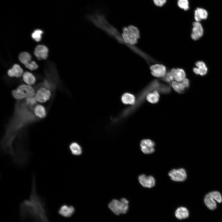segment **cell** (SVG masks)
Returning <instances> with one entry per match:
<instances>
[{
	"label": "cell",
	"instance_id": "cell-1",
	"mask_svg": "<svg viewBox=\"0 0 222 222\" xmlns=\"http://www.w3.org/2000/svg\"><path fill=\"white\" fill-rule=\"evenodd\" d=\"M20 212L23 220L31 219L34 222H49L46 213L44 201L37 192L34 175L32 177L30 198L23 200L21 203Z\"/></svg>",
	"mask_w": 222,
	"mask_h": 222
},
{
	"label": "cell",
	"instance_id": "cell-2",
	"mask_svg": "<svg viewBox=\"0 0 222 222\" xmlns=\"http://www.w3.org/2000/svg\"><path fill=\"white\" fill-rule=\"evenodd\" d=\"M35 93L34 88L31 86L27 84L20 85L12 92L13 97L17 100L26 99L34 96Z\"/></svg>",
	"mask_w": 222,
	"mask_h": 222
},
{
	"label": "cell",
	"instance_id": "cell-3",
	"mask_svg": "<svg viewBox=\"0 0 222 222\" xmlns=\"http://www.w3.org/2000/svg\"><path fill=\"white\" fill-rule=\"evenodd\" d=\"M128 201L125 198H122L120 200L113 199L108 205L109 209L116 215L125 214L128 209Z\"/></svg>",
	"mask_w": 222,
	"mask_h": 222
},
{
	"label": "cell",
	"instance_id": "cell-4",
	"mask_svg": "<svg viewBox=\"0 0 222 222\" xmlns=\"http://www.w3.org/2000/svg\"><path fill=\"white\" fill-rule=\"evenodd\" d=\"M122 31L123 33L122 35V41L121 43L130 46V45H133L137 43V38L130 30L128 27H124Z\"/></svg>",
	"mask_w": 222,
	"mask_h": 222
},
{
	"label": "cell",
	"instance_id": "cell-5",
	"mask_svg": "<svg viewBox=\"0 0 222 222\" xmlns=\"http://www.w3.org/2000/svg\"><path fill=\"white\" fill-rule=\"evenodd\" d=\"M168 175L172 180L176 182L183 181L187 177L186 171L183 168L173 169L169 172Z\"/></svg>",
	"mask_w": 222,
	"mask_h": 222
},
{
	"label": "cell",
	"instance_id": "cell-6",
	"mask_svg": "<svg viewBox=\"0 0 222 222\" xmlns=\"http://www.w3.org/2000/svg\"><path fill=\"white\" fill-rule=\"evenodd\" d=\"M51 96L49 90L44 87H41L35 92L34 96L37 102L44 103L49 99Z\"/></svg>",
	"mask_w": 222,
	"mask_h": 222
},
{
	"label": "cell",
	"instance_id": "cell-7",
	"mask_svg": "<svg viewBox=\"0 0 222 222\" xmlns=\"http://www.w3.org/2000/svg\"><path fill=\"white\" fill-rule=\"evenodd\" d=\"M140 146L142 151L145 154H150L154 151L155 143L150 139L142 140L141 142Z\"/></svg>",
	"mask_w": 222,
	"mask_h": 222
},
{
	"label": "cell",
	"instance_id": "cell-8",
	"mask_svg": "<svg viewBox=\"0 0 222 222\" xmlns=\"http://www.w3.org/2000/svg\"><path fill=\"white\" fill-rule=\"evenodd\" d=\"M151 74L154 76L162 78L166 75V69L163 65L160 64H155L150 67Z\"/></svg>",
	"mask_w": 222,
	"mask_h": 222
},
{
	"label": "cell",
	"instance_id": "cell-9",
	"mask_svg": "<svg viewBox=\"0 0 222 222\" xmlns=\"http://www.w3.org/2000/svg\"><path fill=\"white\" fill-rule=\"evenodd\" d=\"M138 179L140 184L145 187L151 188L155 185V179L152 176L142 174L139 176Z\"/></svg>",
	"mask_w": 222,
	"mask_h": 222
},
{
	"label": "cell",
	"instance_id": "cell-10",
	"mask_svg": "<svg viewBox=\"0 0 222 222\" xmlns=\"http://www.w3.org/2000/svg\"><path fill=\"white\" fill-rule=\"evenodd\" d=\"M193 26L191 37L194 40H197L202 36L204 32L203 29L201 24L199 22H194Z\"/></svg>",
	"mask_w": 222,
	"mask_h": 222
},
{
	"label": "cell",
	"instance_id": "cell-11",
	"mask_svg": "<svg viewBox=\"0 0 222 222\" xmlns=\"http://www.w3.org/2000/svg\"><path fill=\"white\" fill-rule=\"evenodd\" d=\"M48 49L44 45H39L35 48L34 55L39 60H45L48 56Z\"/></svg>",
	"mask_w": 222,
	"mask_h": 222
},
{
	"label": "cell",
	"instance_id": "cell-12",
	"mask_svg": "<svg viewBox=\"0 0 222 222\" xmlns=\"http://www.w3.org/2000/svg\"><path fill=\"white\" fill-rule=\"evenodd\" d=\"M196 67L193 69L194 72L196 74L203 76L206 74L208 68L205 63L202 61H198L195 63Z\"/></svg>",
	"mask_w": 222,
	"mask_h": 222
},
{
	"label": "cell",
	"instance_id": "cell-13",
	"mask_svg": "<svg viewBox=\"0 0 222 222\" xmlns=\"http://www.w3.org/2000/svg\"><path fill=\"white\" fill-rule=\"evenodd\" d=\"M171 72L175 80L180 82L186 78V73L184 70L181 68H173Z\"/></svg>",
	"mask_w": 222,
	"mask_h": 222
},
{
	"label": "cell",
	"instance_id": "cell-14",
	"mask_svg": "<svg viewBox=\"0 0 222 222\" xmlns=\"http://www.w3.org/2000/svg\"><path fill=\"white\" fill-rule=\"evenodd\" d=\"M8 74L10 77L18 78L23 74V71L21 67L18 64H14L7 72Z\"/></svg>",
	"mask_w": 222,
	"mask_h": 222
},
{
	"label": "cell",
	"instance_id": "cell-15",
	"mask_svg": "<svg viewBox=\"0 0 222 222\" xmlns=\"http://www.w3.org/2000/svg\"><path fill=\"white\" fill-rule=\"evenodd\" d=\"M75 209L72 206H68L66 205L62 206L59 210V214L61 216L66 217L72 216L74 212Z\"/></svg>",
	"mask_w": 222,
	"mask_h": 222
},
{
	"label": "cell",
	"instance_id": "cell-16",
	"mask_svg": "<svg viewBox=\"0 0 222 222\" xmlns=\"http://www.w3.org/2000/svg\"><path fill=\"white\" fill-rule=\"evenodd\" d=\"M208 16L207 11L204 9L197 8L194 12V18L196 21L199 22L202 19H206Z\"/></svg>",
	"mask_w": 222,
	"mask_h": 222
},
{
	"label": "cell",
	"instance_id": "cell-17",
	"mask_svg": "<svg viewBox=\"0 0 222 222\" xmlns=\"http://www.w3.org/2000/svg\"><path fill=\"white\" fill-rule=\"evenodd\" d=\"M121 99L122 102L125 105H133L135 104L136 101L134 96L128 92L123 94Z\"/></svg>",
	"mask_w": 222,
	"mask_h": 222
},
{
	"label": "cell",
	"instance_id": "cell-18",
	"mask_svg": "<svg viewBox=\"0 0 222 222\" xmlns=\"http://www.w3.org/2000/svg\"><path fill=\"white\" fill-rule=\"evenodd\" d=\"M206 206L211 210H214L216 207V200L209 193L206 195L204 199Z\"/></svg>",
	"mask_w": 222,
	"mask_h": 222
},
{
	"label": "cell",
	"instance_id": "cell-19",
	"mask_svg": "<svg viewBox=\"0 0 222 222\" xmlns=\"http://www.w3.org/2000/svg\"><path fill=\"white\" fill-rule=\"evenodd\" d=\"M34 111L35 114L39 118H44L46 115V109L44 106L41 105H36L34 107Z\"/></svg>",
	"mask_w": 222,
	"mask_h": 222
},
{
	"label": "cell",
	"instance_id": "cell-20",
	"mask_svg": "<svg viewBox=\"0 0 222 222\" xmlns=\"http://www.w3.org/2000/svg\"><path fill=\"white\" fill-rule=\"evenodd\" d=\"M147 101L152 104L157 103L159 100V95L158 91L154 90L153 91L149 93L146 96Z\"/></svg>",
	"mask_w": 222,
	"mask_h": 222
},
{
	"label": "cell",
	"instance_id": "cell-21",
	"mask_svg": "<svg viewBox=\"0 0 222 222\" xmlns=\"http://www.w3.org/2000/svg\"><path fill=\"white\" fill-rule=\"evenodd\" d=\"M23 78L24 81L27 85L31 86L34 84L36 81L35 76L31 73L26 72L23 75Z\"/></svg>",
	"mask_w": 222,
	"mask_h": 222
},
{
	"label": "cell",
	"instance_id": "cell-22",
	"mask_svg": "<svg viewBox=\"0 0 222 222\" xmlns=\"http://www.w3.org/2000/svg\"><path fill=\"white\" fill-rule=\"evenodd\" d=\"M175 215L176 218L178 219H184L188 216L189 212L186 208L181 207L178 208L176 210Z\"/></svg>",
	"mask_w": 222,
	"mask_h": 222
},
{
	"label": "cell",
	"instance_id": "cell-23",
	"mask_svg": "<svg viewBox=\"0 0 222 222\" xmlns=\"http://www.w3.org/2000/svg\"><path fill=\"white\" fill-rule=\"evenodd\" d=\"M18 57L20 61L25 66L28 64L31 61V55L27 52H21L19 54Z\"/></svg>",
	"mask_w": 222,
	"mask_h": 222
},
{
	"label": "cell",
	"instance_id": "cell-24",
	"mask_svg": "<svg viewBox=\"0 0 222 222\" xmlns=\"http://www.w3.org/2000/svg\"><path fill=\"white\" fill-rule=\"evenodd\" d=\"M69 148L72 153L73 155H79L82 153V149L80 146L76 142L72 143L69 146Z\"/></svg>",
	"mask_w": 222,
	"mask_h": 222
},
{
	"label": "cell",
	"instance_id": "cell-25",
	"mask_svg": "<svg viewBox=\"0 0 222 222\" xmlns=\"http://www.w3.org/2000/svg\"><path fill=\"white\" fill-rule=\"evenodd\" d=\"M43 31L39 29H37L34 31L32 34V37L37 42L39 41L41 39L42 34Z\"/></svg>",
	"mask_w": 222,
	"mask_h": 222
},
{
	"label": "cell",
	"instance_id": "cell-26",
	"mask_svg": "<svg viewBox=\"0 0 222 222\" xmlns=\"http://www.w3.org/2000/svg\"><path fill=\"white\" fill-rule=\"evenodd\" d=\"M177 4L179 7L185 10H187L189 8L188 0H178Z\"/></svg>",
	"mask_w": 222,
	"mask_h": 222
},
{
	"label": "cell",
	"instance_id": "cell-27",
	"mask_svg": "<svg viewBox=\"0 0 222 222\" xmlns=\"http://www.w3.org/2000/svg\"><path fill=\"white\" fill-rule=\"evenodd\" d=\"M171 85L174 89L177 92L182 93L184 91L181 88L179 82L173 81L171 82Z\"/></svg>",
	"mask_w": 222,
	"mask_h": 222
},
{
	"label": "cell",
	"instance_id": "cell-28",
	"mask_svg": "<svg viewBox=\"0 0 222 222\" xmlns=\"http://www.w3.org/2000/svg\"><path fill=\"white\" fill-rule=\"evenodd\" d=\"M211 196L218 203H220L222 201V197L220 193L217 191H213L209 192Z\"/></svg>",
	"mask_w": 222,
	"mask_h": 222
},
{
	"label": "cell",
	"instance_id": "cell-29",
	"mask_svg": "<svg viewBox=\"0 0 222 222\" xmlns=\"http://www.w3.org/2000/svg\"><path fill=\"white\" fill-rule=\"evenodd\" d=\"M174 79V77L171 71L168 72L166 73L165 76L162 78V80L167 83L172 82Z\"/></svg>",
	"mask_w": 222,
	"mask_h": 222
},
{
	"label": "cell",
	"instance_id": "cell-30",
	"mask_svg": "<svg viewBox=\"0 0 222 222\" xmlns=\"http://www.w3.org/2000/svg\"><path fill=\"white\" fill-rule=\"evenodd\" d=\"M128 27L130 30L136 36L138 39L140 38L139 32L137 27L134 26L130 25H129Z\"/></svg>",
	"mask_w": 222,
	"mask_h": 222
},
{
	"label": "cell",
	"instance_id": "cell-31",
	"mask_svg": "<svg viewBox=\"0 0 222 222\" xmlns=\"http://www.w3.org/2000/svg\"><path fill=\"white\" fill-rule=\"evenodd\" d=\"M37 101L35 96L28 97L26 99V103L30 106H33L35 105Z\"/></svg>",
	"mask_w": 222,
	"mask_h": 222
},
{
	"label": "cell",
	"instance_id": "cell-32",
	"mask_svg": "<svg viewBox=\"0 0 222 222\" xmlns=\"http://www.w3.org/2000/svg\"><path fill=\"white\" fill-rule=\"evenodd\" d=\"M179 83L181 88L183 91L185 89L187 88L189 85V80L186 78Z\"/></svg>",
	"mask_w": 222,
	"mask_h": 222
},
{
	"label": "cell",
	"instance_id": "cell-33",
	"mask_svg": "<svg viewBox=\"0 0 222 222\" xmlns=\"http://www.w3.org/2000/svg\"><path fill=\"white\" fill-rule=\"evenodd\" d=\"M26 67L31 70L36 69L38 66L36 63L33 61H31L29 64L25 66Z\"/></svg>",
	"mask_w": 222,
	"mask_h": 222
},
{
	"label": "cell",
	"instance_id": "cell-34",
	"mask_svg": "<svg viewBox=\"0 0 222 222\" xmlns=\"http://www.w3.org/2000/svg\"><path fill=\"white\" fill-rule=\"evenodd\" d=\"M166 0H153L155 5L158 6H163L166 3Z\"/></svg>",
	"mask_w": 222,
	"mask_h": 222
}]
</instances>
